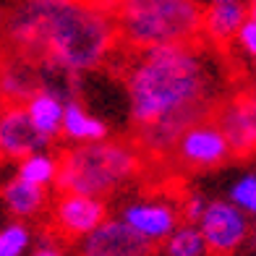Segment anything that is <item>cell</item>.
<instances>
[{"label": "cell", "instance_id": "4", "mask_svg": "<svg viewBox=\"0 0 256 256\" xmlns=\"http://www.w3.org/2000/svg\"><path fill=\"white\" fill-rule=\"evenodd\" d=\"M138 170V154L123 142H89L71 149L58 170V186L71 194L102 196L131 180Z\"/></svg>", "mask_w": 256, "mask_h": 256}, {"label": "cell", "instance_id": "18", "mask_svg": "<svg viewBox=\"0 0 256 256\" xmlns=\"http://www.w3.org/2000/svg\"><path fill=\"white\" fill-rule=\"evenodd\" d=\"M206 251L199 225H178L165 238V256H206Z\"/></svg>", "mask_w": 256, "mask_h": 256}, {"label": "cell", "instance_id": "3", "mask_svg": "<svg viewBox=\"0 0 256 256\" xmlns=\"http://www.w3.org/2000/svg\"><path fill=\"white\" fill-rule=\"evenodd\" d=\"M204 10L196 0H120L118 34L136 50L186 44L202 32Z\"/></svg>", "mask_w": 256, "mask_h": 256}, {"label": "cell", "instance_id": "21", "mask_svg": "<svg viewBox=\"0 0 256 256\" xmlns=\"http://www.w3.org/2000/svg\"><path fill=\"white\" fill-rule=\"evenodd\" d=\"M236 42H238V48L246 55L256 58V21H251V18L243 21V26L236 34Z\"/></svg>", "mask_w": 256, "mask_h": 256}, {"label": "cell", "instance_id": "17", "mask_svg": "<svg viewBox=\"0 0 256 256\" xmlns=\"http://www.w3.org/2000/svg\"><path fill=\"white\" fill-rule=\"evenodd\" d=\"M58 170H60V162H58L52 154L42 152V149H37V152H32L26 157L18 160V170L16 176L24 178L34 186H42V188H48V186H52L58 180Z\"/></svg>", "mask_w": 256, "mask_h": 256}, {"label": "cell", "instance_id": "23", "mask_svg": "<svg viewBox=\"0 0 256 256\" xmlns=\"http://www.w3.org/2000/svg\"><path fill=\"white\" fill-rule=\"evenodd\" d=\"M29 256H66V254L58 248V246H52V243H42V246H37Z\"/></svg>", "mask_w": 256, "mask_h": 256}, {"label": "cell", "instance_id": "16", "mask_svg": "<svg viewBox=\"0 0 256 256\" xmlns=\"http://www.w3.org/2000/svg\"><path fill=\"white\" fill-rule=\"evenodd\" d=\"M37 86H40L37 74H34V68L24 58H18V60L0 68V97L8 104H18L21 100L26 102Z\"/></svg>", "mask_w": 256, "mask_h": 256}, {"label": "cell", "instance_id": "1", "mask_svg": "<svg viewBox=\"0 0 256 256\" xmlns=\"http://www.w3.org/2000/svg\"><path fill=\"white\" fill-rule=\"evenodd\" d=\"M214 92V63L191 42L138 50L126 71L128 112L152 152L172 149L186 128L204 120Z\"/></svg>", "mask_w": 256, "mask_h": 256}, {"label": "cell", "instance_id": "24", "mask_svg": "<svg viewBox=\"0 0 256 256\" xmlns=\"http://www.w3.org/2000/svg\"><path fill=\"white\" fill-rule=\"evenodd\" d=\"M248 18L256 21V0H251V6H248Z\"/></svg>", "mask_w": 256, "mask_h": 256}, {"label": "cell", "instance_id": "13", "mask_svg": "<svg viewBox=\"0 0 256 256\" xmlns=\"http://www.w3.org/2000/svg\"><path fill=\"white\" fill-rule=\"evenodd\" d=\"M63 134L76 144L102 142V138H108V123L97 118V115H92L78 100H66Z\"/></svg>", "mask_w": 256, "mask_h": 256}, {"label": "cell", "instance_id": "12", "mask_svg": "<svg viewBox=\"0 0 256 256\" xmlns=\"http://www.w3.org/2000/svg\"><path fill=\"white\" fill-rule=\"evenodd\" d=\"M26 115L44 142H52L63 134V110H66V97L52 86H37L26 100Z\"/></svg>", "mask_w": 256, "mask_h": 256}, {"label": "cell", "instance_id": "19", "mask_svg": "<svg viewBox=\"0 0 256 256\" xmlns=\"http://www.w3.org/2000/svg\"><path fill=\"white\" fill-rule=\"evenodd\" d=\"M32 246V230L24 222L0 228V256H26Z\"/></svg>", "mask_w": 256, "mask_h": 256}, {"label": "cell", "instance_id": "22", "mask_svg": "<svg viewBox=\"0 0 256 256\" xmlns=\"http://www.w3.org/2000/svg\"><path fill=\"white\" fill-rule=\"evenodd\" d=\"M204 206H206L204 196H202V194H191L188 199H186V204H183V214L188 217V222H199Z\"/></svg>", "mask_w": 256, "mask_h": 256}, {"label": "cell", "instance_id": "5", "mask_svg": "<svg viewBox=\"0 0 256 256\" xmlns=\"http://www.w3.org/2000/svg\"><path fill=\"white\" fill-rule=\"evenodd\" d=\"M196 225H199L202 236L206 240V248L217 256H228L232 251H238L251 232L248 214H243L230 199L206 202Z\"/></svg>", "mask_w": 256, "mask_h": 256}, {"label": "cell", "instance_id": "8", "mask_svg": "<svg viewBox=\"0 0 256 256\" xmlns=\"http://www.w3.org/2000/svg\"><path fill=\"white\" fill-rule=\"evenodd\" d=\"M120 220L144 240L160 243L178 228L180 214L178 206L165 199H136L123 206Z\"/></svg>", "mask_w": 256, "mask_h": 256}, {"label": "cell", "instance_id": "7", "mask_svg": "<svg viewBox=\"0 0 256 256\" xmlns=\"http://www.w3.org/2000/svg\"><path fill=\"white\" fill-rule=\"evenodd\" d=\"M152 243L128 228L123 220H104L81 238L78 256H149Z\"/></svg>", "mask_w": 256, "mask_h": 256}, {"label": "cell", "instance_id": "9", "mask_svg": "<svg viewBox=\"0 0 256 256\" xmlns=\"http://www.w3.org/2000/svg\"><path fill=\"white\" fill-rule=\"evenodd\" d=\"M52 220L66 236L71 238H84L100 222L108 220V206L100 196H86V194H71L66 191L55 202Z\"/></svg>", "mask_w": 256, "mask_h": 256}, {"label": "cell", "instance_id": "6", "mask_svg": "<svg viewBox=\"0 0 256 256\" xmlns=\"http://www.w3.org/2000/svg\"><path fill=\"white\" fill-rule=\"evenodd\" d=\"M176 152H178L183 165L196 168V170H209V168L222 165V162L232 154V149H230L225 131L217 126V120L204 118L199 123L188 126L178 136Z\"/></svg>", "mask_w": 256, "mask_h": 256}, {"label": "cell", "instance_id": "10", "mask_svg": "<svg viewBox=\"0 0 256 256\" xmlns=\"http://www.w3.org/2000/svg\"><path fill=\"white\" fill-rule=\"evenodd\" d=\"M217 126L225 131L232 154H254L256 152V92L240 94L222 104L217 115Z\"/></svg>", "mask_w": 256, "mask_h": 256}, {"label": "cell", "instance_id": "14", "mask_svg": "<svg viewBox=\"0 0 256 256\" xmlns=\"http://www.w3.org/2000/svg\"><path fill=\"white\" fill-rule=\"evenodd\" d=\"M246 18H248V8L240 0H236V3H212L204 10L202 29L214 42H225L236 37Z\"/></svg>", "mask_w": 256, "mask_h": 256}, {"label": "cell", "instance_id": "11", "mask_svg": "<svg viewBox=\"0 0 256 256\" xmlns=\"http://www.w3.org/2000/svg\"><path fill=\"white\" fill-rule=\"evenodd\" d=\"M44 138L34 131L26 110L21 104H8L0 112V154L10 160H21L32 152L42 149Z\"/></svg>", "mask_w": 256, "mask_h": 256}, {"label": "cell", "instance_id": "20", "mask_svg": "<svg viewBox=\"0 0 256 256\" xmlns=\"http://www.w3.org/2000/svg\"><path fill=\"white\" fill-rule=\"evenodd\" d=\"M228 199L236 204L243 214L256 217V172H243L240 178L232 180Z\"/></svg>", "mask_w": 256, "mask_h": 256}, {"label": "cell", "instance_id": "25", "mask_svg": "<svg viewBox=\"0 0 256 256\" xmlns=\"http://www.w3.org/2000/svg\"><path fill=\"white\" fill-rule=\"evenodd\" d=\"M212 3H236V0H212Z\"/></svg>", "mask_w": 256, "mask_h": 256}, {"label": "cell", "instance_id": "15", "mask_svg": "<svg viewBox=\"0 0 256 256\" xmlns=\"http://www.w3.org/2000/svg\"><path fill=\"white\" fill-rule=\"evenodd\" d=\"M3 202L8 206V212L18 217V220H26L40 214L44 204H48V194H44L42 186H34L24 178H14L3 186Z\"/></svg>", "mask_w": 256, "mask_h": 256}, {"label": "cell", "instance_id": "2", "mask_svg": "<svg viewBox=\"0 0 256 256\" xmlns=\"http://www.w3.org/2000/svg\"><path fill=\"white\" fill-rule=\"evenodd\" d=\"M115 37V18L100 0H21L6 18L18 58L63 76L100 68Z\"/></svg>", "mask_w": 256, "mask_h": 256}]
</instances>
